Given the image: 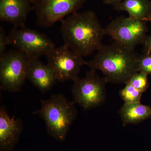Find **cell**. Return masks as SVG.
<instances>
[{"mask_svg": "<svg viewBox=\"0 0 151 151\" xmlns=\"http://www.w3.org/2000/svg\"><path fill=\"white\" fill-rule=\"evenodd\" d=\"M60 22L64 45L80 56H88L103 45L105 28L94 11L76 12Z\"/></svg>", "mask_w": 151, "mask_h": 151, "instance_id": "6da1fadb", "label": "cell"}, {"mask_svg": "<svg viewBox=\"0 0 151 151\" xmlns=\"http://www.w3.org/2000/svg\"><path fill=\"white\" fill-rule=\"evenodd\" d=\"M138 55L134 49L114 41L108 45H102L94 58L86 61V65L92 70L102 71L108 82L126 84L138 72Z\"/></svg>", "mask_w": 151, "mask_h": 151, "instance_id": "7a4b0ae2", "label": "cell"}, {"mask_svg": "<svg viewBox=\"0 0 151 151\" xmlns=\"http://www.w3.org/2000/svg\"><path fill=\"white\" fill-rule=\"evenodd\" d=\"M74 103L63 94H53L49 99L41 100L40 109L34 113L38 114L44 121L50 136L63 142L77 116Z\"/></svg>", "mask_w": 151, "mask_h": 151, "instance_id": "3957f363", "label": "cell"}, {"mask_svg": "<svg viewBox=\"0 0 151 151\" xmlns=\"http://www.w3.org/2000/svg\"><path fill=\"white\" fill-rule=\"evenodd\" d=\"M31 58L17 50L6 51L0 59V89L3 91L19 92L27 79Z\"/></svg>", "mask_w": 151, "mask_h": 151, "instance_id": "277c9868", "label": "cell"}, {"mask_svg": "<svg viewBox=\"0 0 151 151\" xmlns=\"http://www.w3.org/2000/svg\"><path fill=\"white\" fill-rule=\"evenodd\" d=\"M73 81V101L85 110L97 108L106 100L105 86L108 82L105 77L98 75L96 70L91 69L84 78L78 77Z\"/></svg>", "mask_w": 151, "mask_h": 151, "instance_id": "5b68a950", "label": "cell"}, {"mask_svg": "<svg viewBox=\"0 0 151 151\" xmlns=\"http://www.w3.org/2000/svg\"><path fill=\"white\" fill-rule=\"evenodd\" d=\"M9 45L23 52L31 59H40L46 56L56 47L46 35L35 29L14 27L7 35Z\"/></svg>", "mask_w": 151, "mask_h": 151, "instance_id": "8992f818", "label": "cell"}, {"mask_svg": "<svg viewBox=\"0 0 151 151\" xmlns=\"http://www.w3.org/2000/svg\"><path fill=\"white\" fill-rule=\"evenodd\" d=\"M145 22L124 16L112 20L105 28V35L114 41L132 49L142 44L148 28Z\"/></svg>", "mask_w": 151, "mask_h": 151, "instance_id": "52a82bcc", "label": "cell"}, {"mask_svg": "<svg viewBox=\"0 0 151 151\" xmlns=\"http://www.w3.org/2000/svg\"><path fill=\"white\" fill-rule=\"evenodd\" d=\"M86 0H32L33 10L37 17V25L51 27L68 16L78 12Z\"/></svg>", "mask_w": 151, "mask_h": 151, "instance_id": "ba28073f", "label": "cell"}, {"mask_svg": "<svg viewBox=\"0 0 151 151\" xmlns=\"http://www.w3.org/2000/svg\"><path fill=\"white\" fill-rule=\"evenodd\" d=\"M46 56L47 64L53 70L57 81L61 83L77 78L82 67L86 65L83 57L64 44L55 47Z\"/></svg>", "mask_w": 151, "mask_h": 151, "instance_id": "9c48e42d", "label": "cell"}, {"mask_svg": "<svg viewBox=\"0 0 151 151\" xmlns=\"http://www.w3.org/2000/svg\"><path fill=\"white\" fill-rule=\"evenodd\" d=\"M23 129L19 118L9 116L4 106L0 108V151H12L18 143Z\"/></svg>", "mask_w": 151, "mask_h": 151, "instance_id": "30bf717a", "label": "cell"}, {"mask_svg": "<svg viewBox=\"0 0 151 151\" xmlns=\"http://www.w3.org/2000/svg\"><path fill=\"white\" fill-rule=\"evenodd\" d=\"M32 10V0H0V20L12 24L14 27L25 26Z\"/></svg>", "mask_w": 151, "mask_h": 151, "instance_id": "8fae6325", "label": "cell"}, {"mask_svg": "<svg viewBox=\"0 0 151 151\" xmlns=\"http://www.w3.org/2000/svg\"><path fill=\"white\" fill-rule=\"evenodd\" d=\"M27 78L43 93L49 91L57 81L51 68L37 58L31 59L27 68Z\"/></svg>", "mask_w": 151, "mask_h": 151, "instance_id": "7c38bea8", "label": "cell"}, {"mask_svg": "<svg viewBox=\"0 0 151 151\" xmlns=\"http://www.w3.org/2000/svg\"><path fill=\"white\" fill-rule=\"evenodd\" d=\"M119 12H126L132 18L145 22H151V0H124L114 6Z\"/></svg>", "mask_w": 151, "mask_h": 151, "instance_id": "4fadbf2b", "label": "cell"}, {"mask_svg": "<svg viewBox=\"0 0 151 151\" xmlns=\"http://www.w3.org/2000/svg\"><path fill=\"white\" fill-rule=\"evenodd\" d=\"M123 126L138 124L151 117V107L143 105L141 102L125 103L119 111Z\"/></svg>", "mask_w": 151, "mask_h": 151, "instance_id": "5bb4252c", "label": "cell"}, {"mask_svg": "<svg viewBox=\"0 0 151 151\" xmlns=\"http://www.w3.org/2000/svg\"><path fill=\"white\" fill-rule=\"evenodd\" d=\"M126 86L119 91V95L125 103H139L143 92L133 87L129 83H126Z\"/></svg>", "mask_w": 151, "mask_h": 151, "instance_id": "9a60e30c", "label": "cell"}, {"mask_svg": "<svg viewBox=\"0 0 151 151\" xmlns=\"http://www.w3.org/2000/svg\"><path fill=\"white\" fill-rule=\"evenodd\" d=\"M148 75L142 72H137L132 76L128 83L141 92H145L149 86Z\"/></svg>", "mask_w": 151, "mask_h": 151, "instance_id": "2e32d148", "label": "cell"}, {"mask_svg": "<svg viewBox=\"0 0 151 151\" xmlns=\"http://www.w3.org/2000/svg\"><path fill=\"white\" fill-rule=\"evenodd\" d=\"M138 72H144L151 75V54L143 52L139 55L137 63Z\"/></svg>", "mask_w": 151, "mask_h": 151, "instance_id": "e0dca14e", "label": "cell"}, {"mask_svg": "<svg viewBox=\"0 0 151 151\" xmlns=\"http://www.w3.org/2000/svg\"><path fill=\"white\" fill-rule=\"evenodd\" d=\"M9 45L7 36L6 35L4 29L0 26V59L5 54L7 46Z\"/></svg>", "mask_w": 151, "mask_h": 151, "instance_id": "ac0fdd59", "label": "cell"}, {"mask_svg": "<svg viewBox=\"0 0 151 151\" xmlns=\"http://www.w3.org/2000/svg\"><path fill=\"white\" fill-rule=\"evenodd\" d=\"M142 45L143 52L151 54V35L147 36Z\"/></svg>", "mask_w": 151, "mask_h": 151, "instance_id": "d6986e66", "label": "cell"}, {"mask_svg": "<svg viewBox=\"0 0 151 151\" xmlns=\"http://www.w3.org/2000/svg\"><path fill=\"white\" fill-rule=\"evenodd\" d=\"M124 1V0H104L103 4L107 5L113 6H114Z\"/></svg>", "mask_w": 151, "mask_h": 151, "instance_id": "ffe728a7", "label": "cell"}, {"mask_svg": "<svg viewBox=\"0 0 151 151\" xmlns=\"http://www.w3.org/2000/svg\"></svg>", "mask_w": 151, "mask_h": 151, "instance_id": "44dd1931", "label": "cell"}]
</instances>
